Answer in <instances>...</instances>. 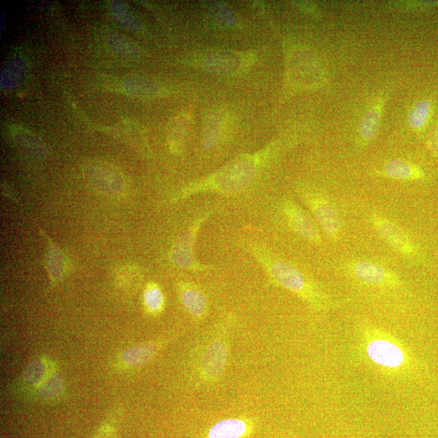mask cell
Segmentation results:
<instances>
[{"label": "cell", "instance_id": "5b68a950", "mask_svg": "<svg viewBox=\"0 0 438 438\" xmlns=\"http://www.w3.org/2000/svg\"><path fill=\"white\" fill-rule=\"evenodd\" d=\"M83 172L88 182L101 193L120 195L125 192V178L121 170L110 163L102 160L87 162Z\"/></svg>", "mask_w": 438, "mask_h": 438}, {"label": "cell", "instance_id": "4fadbf2b", "mask_svg": "<svg viewBox=\"0 0 438 438\" xmlns=\"http://www.w3.org/2000/svg\"><path fill=\"white\" fill-rule=\"evenodd\" d=\"M245 56L234 51H219L206 57L205 69L214 74L233 75L245 68Z\"/></svg>", "mask_w": 438, "mask_h": 438}, {"label": "cell", "instance_id": "cb8c5ba5", "mask_svg": "<svg viewBox=\"0 0 438 438\" xmlns=\"http://www.w3.org/2000/svg\"><path fill=\"white\" fill-rule=\"evenodd\" d=\"M48 365L43 360H35L25 368L23 379L31 385H40L48 376Z\"/></svg>", "mask_w": 438, "mask_h": 438}, {"label": "cell", "instance_id": "603a6c76", "mask_svg": "<svg viewBox=\"0 0 438 438\" xmlns=\"http://www.w3.org/2000/svg\"><path fill=\"white\" fill-rule=\"evenodd\" d=\"M64 389L63 377L60 374L48 375L39 385V394L45 399H53L61 395Z\"/></svg>", "mask_w": 438, "mask_h": 438}, {"label": "cell", "instance_id": "3957f363", "mask_svg": "<svg viewBox=\"0 0 438 438\" xmlns=\"http://www.w3.org/2000/svg\"><path fill=\"white\" fill-rule=\"evenodd\" d=\"M256 173L257 161L254 157L240 158L220 169L212 177L190 185L183 191L182 197L203 192L238 193L249 186Z\"/></svg>", "mask_w": 438, "mask_h": 438}, {"label": "cell", "instance_id": "9c48e42d", "mask_svg": "<svg viewBox=\"0 0 438 438\" xmlns=\"http://www.w3.org/2000/svg\"><path fill=\"white\" fill-rule=\"evenodd\" d=\"M372 221L381 238L394 250L406 256H414L416 254L414 244L399 226L378 214L373 216Z\"/></svg>", "mask_w": 438, "mask_h": 438}, {"label": "cell", "instance_id": "e0dca14e", "mask_svg": "<svg viewBox=\"0 0 438 438\" xmlns=\"http://www.w3.org/2000/svg\"><path fill=\"white\" fill-rule=\"evenodd\" d=\"M384 173L389 178L399 180H416L424 177V173L419 167L401 159H393L386 163Z\"/></svg>", "mask_w": 438, "mask_h": 438}, {"label": "cell", "instance_id": "484cf974", "mask_svg": "<svg viewBox=\"0 0 438 438\" xmlns=\"http://www.w3.org/2000/svg\"><path fill=\"white\" fill-rule=\"evenodd\" d=\"M128 85L130 87L128 90H130V92L139 96H151L158 93V88L156 85L148 81H132L128 82Z\"/></svg>", "mask_w": 438, "mask_h": 438}, {"label": "cell", "instance_id": "9a60e30c", "mask_svg": "<svg viewBox=\"0 0 438 438\" xmlns=\"http://www.w3.org/2000/svg\"><path fill=\"white\" fill-rule=\"evenodd\" d=\"M317 64L312 56L308 55L305 50H296L292 55L290 60V75L297 84H310L313 78L311 74H317Z\"/></svg>", "mask_w": 438, "mask_h": 438}, {"label": "cell", "instance_id": "8fae6325", "mask_svg": "<svg viewBox=\"0 0 438 438\" xmlns=\"http://www.w3.org/2000/svg\"><path fill=\"white\" fill-rule=\"evenodd\" d=\"M179 290L180 301L185 310L196 320H203L209 311L208 299L205 292L191 282L182 283Z\"/></svg>", "mask_w": 438, "mask_h": 438}, {"label": "cell", "instance_id": "d4e9b609", "mask_svg": "<svg viewBox=\"0 0 438 438\" xmlns=\"http://www.w3.org/2000/svg\"><path fill=\"white\" fill-rule=\"evenodd\" d=\"M46 265L51 280L59 281L64 275L65 261L64 254L56 247H50Z\"/></svg>", "mask_w": 438, "mask_h": 438}, {"label": "cell", "instance_id": "277c9868", "mask_svg": "<svg viewBox=\"0 0 438 438\" xmlns=\"http://www.w3.org/2000/svg\"><path fill=\"white\" fill-rule=\"evenodd\" d=\"M229 338L223 328L214 334L200 350L198 375L205 383H216L223 376L229 357Z\"/></svg>", "mask_w": 438, "mask_h": 438}, {"label": "cell", "instance_id": "ffe728a7", "mask_svg": "<svg viewBox=\"0 0 438 438\" xmlns=\"http://www.w3.org/2000/svg\"><path fill=\"white\" fill-rule=\"evenodd\" d=\"M13 134L15 142L24 151L32 153L33 156H36V154L42 156L44 153L43 144L34 134L18 127L15 128Z\"/></svg>", "mask_w": 438, "mask_h": 438}, {"label": "cell", "instance_id": "ac0fdd59", "mask_svg": "<svg viewBox=\"0 0 438 438\" xmlns=\"http://www.w3.org/2000/svg\"><path fill=\"white\" fill-rule=\"evenodd\" d=\"M159 349V344L147 343L128 348L122 355L123 362L130 366H140L151 362Z\"/></svg>", "mask_w": 438, "mask_h": 438}, {"label": "cell", "instance_id": "52a82bcc", "mask_svg": "<svg viewBox=\"0 0 438 438\" xmlns=\"http://www.w3.org/2000/svg\"><path fill=\"white\" fill-rule=\"evenodd\" d=\"M352 273L358 281L369 287L395 290L403 285V282L395 273L373 261L355 262L352 266Z\"/></svg>", "mask_w": 438, "mask_h": 438}, {"label": "cell", "instance_id": "7c38bea8", "mask_svg": "<svg viewBox=\"0 0 438 438\" xmlns=\"http://www.w3.org/2000/svg\"><path fill=\"white\" fill-rule=\"evenodd\" d=\"M254 430V425L251 420L228 418L211 426L202 438H247Z\"/></svg>", "mask_w": 438, "mask_h": 438}, {"label": "cell", "instance_id": "4316f807", "mask_svg": "<svg viewBox=\"0 0 438 438\" xmlns=\"http://www.w3.org/2000/svg\"><path fill=\"white\" fill-rule=\"evenodd\" d=\"M210 10L213 13L214 18L219 23L224 24L226 27H231V25L235 23V15L224 5L220 4H211Z\"/></svg>", "mask_w": 438, "mask_h": 438}, {"label": "cell", "instance_id": "6da1fadb", "mask_svg": "<svg viewBox=\"0 0 438 438\" xmlns=\"http://www.w3.org/2000/svg\"><path fill=\"white\" fill-rule=\"evenodd\" d=\"M251 250L273 283L293 293L313 310L327 312L336 307L327 292L290 262L259 245H251Z\"/></svg>", "mask_w": 438, "mask_h": 438}, {"label": "cell", "instance_id": "7a4b0ae2", "mask_svg": "<svg viewBox=\"0 0 438 438\" xmlns=\"http://www.w3.org/2000/svg\"><path fill=\"white\" fill-rule=\"evenodd\" d=\"M360 349L366 362L384 374L403 376L411 367V357L404 345L378 328L362 329Z\"/></svg>", "mask_w": 438, "mask_h": 438}, {"label": "cell", "instance_id": "7402d4cb", "mask_svg": "<svg viewBox=\"0 0 438 438\" xmlns=\"http://www.w3.org/2000/svg\"><path fill=\"white\" fill-rule=\"evenodd\" d=\"M144 305L146 310L151 314L160 313L164 308L165 298L161 290L156 283L149 285L144 292Z\"/></svg>", "mask_w": 438, "mask_h": 438}, {"label": "cell", "instance_id": "30bf717a", "mask_svg": "<svg viewBox=\"0 0 438 438\" xmlns=\"http://www.w3.org/2000/svg\"><path fill=\"white\" fill-rule=\"evenodd\" d=\"M283 211L291 228L310 243H322V235L309 216L293 200L287 199L282 205Z\"/></svg>", "mask_w": 438, "mask_h": 438}, {"label": "cell", "instance_id": "83f0119b", "mask_svg": "<svg viewBox=\"0 0 438 438\" xmlns=\"http://www.w3.org/2000/svg\"><path fill=\"white\" fill-rule=\"evenodd\" d=\"M430 146L432 152H434L436 156H438V125L432 133L430 141Z\"/></svg>", "mask_w": 438, "mask_h": 438}, {"label": "cell", "instance_id": "5bb4252c", "mask_svg": "<svg viewBox=\"0 0 438 438\" xmlns=\"http://www.w3.org/2000/svg\"><path fill=\"white\" fill-rule=\"evenodd\" d=\"M192 117L189 113H179L170 121L167 130V140L170 149L173 153H182L189 137Z\"/></svg>", "mask_w": 438, "mask_h": 438}, {"label": "cell", "instance_id": "44dd1931", "mask_svg": "<svg viewBox=\"0 0 438 438\" xmlns=\"http://www.w3.org/2000/svg\"><path fill=\"white\" fill-rule=\"evenodd\" d=\"M431 113L429 100H421L412 108L409 115V123L412 130L420 131L425 128Z\"/></svg>", "mask_w": 438, "mask_h": 438}, {"label": "cell", "instance_id": "ba28073f", "mask_svg": "<svg viewBox=\"0 0 438 438\" xmlns=\"http://www.w3.org/2000/svg\"><path fill=\"white\" fill-rule=\"evenodd\" d=\"M302 198L315 217L317 224L324 233L333 240H337L340 234L341 224L337 210L329 200L322 194L314 192L302 193Z\"/></svg>", "mask_w": 438, "mask_h": 438}, {"label": "cell", "instance_id": "d6986e66", "mask_svg": "<svg viewBox=\"0 0 438 438\" xmlns=\"http://www.w3.org/2000/svg\"><path fill=\"white\" fill-rule=\"evenodd\" d=\"M223 118L219 112L210 113L206 117L203 128V143L205 149H210L217 145L223 126Z\"/></svg>", "mask_w": 438, "mask_h": 438}, {"label": "cell", "instance_id": "2e32d148", "mask_svg": "<svg viewBox=\"0 0 438 438\" xmlns=\"http://www.w3.org/2000/svg\"><path fill=\"white\" fill-rule=\"evenodd\" d=\"M384 102V99H379L375 102L365 112L362 122H360V138L364 144H368L372 141L378 132L381 116H383Z\"/></svg>", "mask_w": 438, "mask_h": 438}, {"label": "cell", "instance_id": "8992f818", "mask_svg": "<svg viewBox=\"0 0 438 438\" xmlns=\"http://www.w3.org/2000/svg\"><path fill=\"white\" fill-rule=\"evenodd\" d=\"M211 212L199 216L189 229L175 242L172 250V259L175 265L191 271L202 272L211 269L196 259L194 247L199 231L205 221L208 219Z\"/></svg>", "mask_w": 438, "mask_h": 438}]
</instances>
